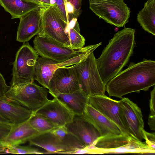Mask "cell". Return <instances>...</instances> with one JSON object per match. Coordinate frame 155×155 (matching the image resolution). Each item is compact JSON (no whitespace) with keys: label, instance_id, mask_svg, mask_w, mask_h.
Listing matches in <instances>:
<instances>
[{"label":"cell","instance_id":"836d02e7","mask_svg":"<svg viewBox=\"0 0 155 155\" xmlns=\"http://www.w3.org/2000/svg\"><path fill=\"white\" fill-rule=\"evenodd\" d=\"M23 1L38 5H43L47 6L52 5L51 4V0H22Z\"/></svg>","mask_w":155,"mask_h":155},{"label":"cell","instance_id":"9c48e42d","mask_svg":"<svg viewBox=\"0 0 155 155\" xmlns=\"http://www.w3.org/2000/svg\"><path fill=\"white\" fill-rule=\"evenodd\" d=\"M28 141L30 145L45 150V153L73 154L78 150L85 147L69 133L64 137L56 136L50 132L39 133Z\"/></svg>","mask_w":155,"mask_h":155},{"label":"cell","instance_id":"4316f807","mask_svg":"<svg viewBox=\"0 0 155 155\" xmlns=\"http://www.w3.org/2000/svg\"><path fill=\"white\" fill-rule=\"evenodd\" d=\"M150 113L149 115L148 124L150 129L153 130H155V86H153V90L150 92Z\"/></svg>","mask_w":155,"mask_h":155},{"label":"cell","instance_id":"ffe728a7","mask_svg":"<svg viewBox=\"0 0 155 155\" xmlns=\"http://www.w3.org/2000/svg\"><path fill=\"white\" fill-rule=\"evenodd\" d=\"M39 133L27 120L17 125H12L9 133L2 141L8 147L19 145Z\"/></svg>","mask_w":155,"mask_h":155},{"label":"cell","instance_id":"7a4b0ae2","mask_svg":"<svg viewBox=\"0 0 155 155\" xmlns=\"http://www.w3.org/2000/svg\"><path fill=\"white\" fill-rule=\"evenodd\" d=\"M155 85V61L143 59L137 63H130L106 84L110 97L119 98L132 92L147 91Z\"/></svg>","mask_w":155,"mask_h":155},{"label":"cell","instance_id":"d6a6232c","mask_svg":"<svg viewBox=\"0 0 155 155\" xmlns=\"http://www.w3.org/2000/svg\"><path fill=\"white\" fill-rule=\"evenodd\" d=\"M6 84L5 81L0 73V97H4L6 92L9 88Z\"/></svg>","mask_w":155,"mask_h":155},{"label":"cell","instance_id":"f546056e","mask_svg":"<svg viewBox=\"0 0 155 155\" xmlns=\"http://www.w3.org/2000/svg\"><path fill=\"white\" fill-rule=\"evenodd\" d=\"M54 1L55 2L56 6L58 10L64 20L68 24L64 0H54Z\"/></svg>","mask_w":155,"mask_h":155},{"label":"cell","instance_id":"ba28073f","mask_svg":"<svg viewBox=\"0 0 155 155\" xmlns=\"http://www.w3.org/2000/svg\"><path fill=\"white\" fill-rule=\"evenodd\" d=\"M124 0H89V8L107 23L123 27L128 22L130 10Z\"/></svg>","mask_w":155,"mask_h":155},{"label":"cell","instance_id":"4dcf8cb0","mask_svg":"<svg viewBox=\"0 0 155 155\" xmlns=\"http://www.w3.org/2000/svg\"><path fill=\"white\" fill-rule=\"evenodd\" d=\"M50 132L55 136L60 137H64L69 134L65 126L58 127Z\"/></svg>","mask_w":155,"mask_h":155},{"label":"cell","instance_id":"d590c367","mask_svg":"<svg viewBox=\"0 0 155 155\" xmlns=\"http://www.w3.org/2000/svg\"><path fill=\"white\" fill-rule=\"evenodd\" d=\"M8 147L2 141H0V153H4L5 150Z\"/></svg>","mask_w":155,"mask_h":155},{"label":"cell","instance_id":"1f68e13d","mask_svg":"<svg viewBox=\"0 0 155 155\" xmlns=\"http://www.w3.org/2000/svg\"><path fill=\"white\" fill-rule=\"evenodd\" d=\"M12 125L0 123V141H2L9 133Z\"/></svg>","mask_w":155,"mask_h":155},{"label":"cell","instance_id":"5bb4252c","mask_svg":"<svg viewBox=\"0 0 155 155\" xmlns=\"http://www.w3.org/2000/svg\"><path fill=\"white\" fill-rule=\"evenodd\" d=\"M119 101L125 125L129 136L142 141L144 123L141 109L128 98H122Z\"/></svg>","mask_w":155,"mask_h":155},{"label":"cell","instance_id":"3957f363","mask_svg":"<svg viewBox=\"0 0 155 155\" xmlns=\"http://www.w3.org/2000/svg\"><path fill=\"white\" fill-rule=\"evenodd\" d=\"M87 154L109 153H154L155 150L145 143L123 134L110 135L101 137L94 146L86 148Z\"/></svg>","mask_w":155,"mask_h":155},{"label":"cell","instance_id":"603a6c76","mask_svg":"<svg viewBox=\"0 0 155 155\" xmlns=\"http://www.w3.org/2000/svg\"><path fill=\"white\" fill-rule=\"evenodd\" d=\"M137 20L146 31L155 35V0H148L137 14Z\"/></svg>","mask_w":155,"mask_h":155},{"label":"cell","instance_id":"ac0fdd59","mask_svg":"<svg viewBox=\"0 0 155 155\" xmlns=\"http://www.w3.org/2000/svg\"><path fill=\"white\" fill-rule=\"evenodd\" d=\"M33 114L26 107L0 97V115L13 125L28 120Z\"/></svg>","mask_w":155,"mask_h":155},{"label":"cell","instance_id":"5b68a950","mask_svg":"<svg viewBox=\"0 0 155 155\" xmlns=\"http://www.w3.org/2000/svg\"><path fill=\"white\" fill-rule=\"evenodd\" d=\"M69 29L68 25L62 17L56 6L42 8L40 29L38 35L46 36L70 48Z\"/></svg>","mask_w":155,"mask_h":155},{"label":"cell","instance_id":"8d00e7d4","mask_svg":"<svg viewBox=\"0 0 155 155\" xmlns=\"http://www.w3.org/2000/svg\"><path fill=\"white\" fill-rule=\"evenodd\" d=\"M0 123L12 125V124L8 120H7L1 115H0Z\"/></svg>","mask_w":155,"mask_h":155},{"label":"cell","instance_id":"e575fe53","mask_svg":"<svg viewBox=\"0 0 155 155\" xmlns=\"http://www.w3.org/2000/svg\"><path fill=\"white\" fill-rule=\"evenodd\" d=\"M78 11H81V8L82 0H67Z\"/></svg>","mask_w":155,"mask_h":155},{"label":"cell","instance_id":"484cf974","mask_svg":"<svg viewBox=\"0 0 155 155\" xmlns=\"http://www.w3.org/2000/svg\"><path fill=\"white\" fill-rule=\"evenodd\" d=\"M4 153L42 154L45 153V152L30 146L19 145L8 147L5 150Z\"/></svg>","mask_w":155,"mask_h":155},{"label":"cell","instance_id":"8992f818","mask_svg":"<svg viewBox=\"0 0 155 155\" xmlns=\"http://www.w3.org/2000/svg\"><path fill=\"white\" fill-rule=\"evenodd\" d=\"M81 89L88 97L105 95L106 84L101 80L94 53L74 65Z\"/></svg>","mask_w":155,"mask_h":155},{"label":"cell","instance_id":"d4e9b609","mask_svg":"<svg viewBox=\"0 0 155 155\" xmlns=\"http://www.w3.org/2000/svg\"><path fill=\"white\" fill-rule=\"evenodd\" d=\"M68 35L71 48L78 50L84 47L85 40L80 34L79 25L77 21L74 26L69 28Z\"/></svg>","mask_w":155,"mask_h":155},{"label":"cell","instance_id":"44dd1931","mask_svg":"<svg viewBox=\"0 0 155 155\" xmlns=\"http://www.w3.org/2000/svg\"><path fill=\"white\" fill-rule=\"evenodd\" d=\"M74 114L83 115L88 104V97L81 89L73 92L62 94L57 97Z\"/></svg>","mask_w":155,"mask_h":155},{"label":"cell","instance_id":"83f0119b","mask_svg":"<svg viewBox=\"0 0 155 155\" xmlns=\"http://www.w3.org/2000/svg\"><path fill=\"white\" fill-rule=\"evenodd\" d=\"M65 8L67 17L68 24L73 19L77 18L79 16L81 11L76 10L74 7L67 0H64Z\"/></svg>","mask_w":155,"mask_h":155},{"label":"cell","instance_id":"52a82bcc","mask_svg":"<svg viewBox=\"0 0 155 155\" xmlns=\"http://www.w3.org/2000/svg\"><path fill=\"white\" fill-rule=\"evenodd\" d=\"M38 56L28 42L24 43L17 52L13 63L11 86L34 82L35 65Z\"/></svg>","mask_w":155,"mask_h":155},{"label":"cell","instance_id":"277c9868","mask_svg":"<svg viewBox=\"0 0 155 155\" xmlns=\"http://www.w3.org/2000/svg\"><path fill=\"white\" fill-rule=\"evenodd\" d=\"M48 91L34 82L19 86H10L5 94L7 100L25 107L35 113L49 100Z\"/></svg>","mask_w":155,"mask_h":155},{"label":"cell","instance_id":"8fae6325","mask_svg":"<svg viewBox=\"0 0 155 155\" xmlns=\"http://www.w3.org/2000/svg\"><path fill=\"white\" fill-rule=\"evenodd\" d=\"M33 42L34 48L41 57L62 62L80 54L84 47L74 50L44 35H38Z\"/></svg>","mask_w":155,"mask_h":155},{"label":"cell","instance_id":"7402d4cb","mask_svg":"<svg viewBox=\"0 0 155 155\" xmlns=\"http://www.w3.org/2000/svg\"><path fill=\"white\" fill-rule=\"evenodd\" d=\"M0 5L10 14L12 19L19 18L31 11L49 6L26 2L22 0H0Z\"/></svg>","mask_w":155,"mask_h":155},{"label":"cell","instance_id":"4fadbf2b","mask_svg":"<svg viewBox=\"0 0 155 155\" xmlns=\"http://www.w3.org/2000/svg\"><path fill=\"white\" fill-rule=\"evenodd\" d=\"M88 104L116 124L123 134L130 136L125 125L119 101L114 100L105 95H95L88 96Z\"/></svg>","mask_w":155,"mask_h":155},{"label":"cell","instance_id":"9a60e30c","mask_svg":"<svg viewBox=\"0 0 155 155\" xmlns=\"http://www.w3.org/2000/svg\"><path fill=\"white\" fill-rule=\"evenodd\" d=\"M65 126L68 133L85 147L94 146L101 137L98 130L83 115H75L72 121Z\"/></svg>","mask_w":155,"mask_h":155},{"label":"cell","instance_id":"d6986e66","mask_svg":"<svg viewBox=\"0 0 155 155\" xmlns=\"http://www.w3.org/2000/svg\"><path fill=\"white\" fill-rule=\"evenodd\" d=\"M83 116L96 128L100 133L101 137L122 134L116 124L89 104Z\"/></svg>","mask_w":155,"mask_h":155},{"label":"cell","instance_id":"30bf717a","mask_svg":"<svg viewBox=\"0 0 155 155\" xmlns=\"http://www.w3.org/2000/svg\"><path fill=\"white\" fill-rule=\"evenodd\" d=\"M101 45V42L84 47L82 51L78 55L62 62L41 57H38L35 65L34 79L44 87L48 89L50 81L57 68L73 65L81 61Z\"/></svg>","mask_w":155,"mask_h":155},{"label":"cell","instance_id":"cb8c5ba5","mask_svg":"<svg viewBox=\"0 0 155 155\" xmlns=\"http://www.w3.org/2000/svg\"><path fill=\"white\" fill-rule=\"evenodd\" d=\"M28 121L30 125L40 133L50 132L58 127L46 118L33 113Z\"/></svg>","mask_w":155,"mask_h":155},{"label":"cell","instance_id":"f1b7e54d","mask_svg":"<svg viewBox=\"0 0 155 155\" xmlns=\"http://www.w3.org/2000/svg\"><path fill=\"white\" fill-rule=\"evenodd\" d=\"M143 138L145 140V143L151 149L155 150V134L143 130Z\"/></svg>","mask_w":155,"mask_h":155},{"label":"cell","instance_id":"e0dca14e","mask_svg":"<svg viewBox=\"0 0 155 155\" xmlns=\"http://www.w3.org/2000/svg\"><path fill=\"white\" fill-rule=\"evenodd\" d=\"M42 8L31 11L19 18L16 37L17 41L24 43L28 42L38 34Z\"/></svg>","mask_w":155,"mask_h":155},{"label":"cell","instance_id":"7c38bea8","mask_svg":"<svg viewBox=\"0 0 155 155\" xmlns=\"http://www.w3.org/2000/svg\"><path fill=\"white\" fill-rule=\"evenodd\" d=\"M81 89L75 69L71 65L61 67L54 73L49 85L48 92L54 97Z\"/></svg>","mask_w":155,"mask_h":155},{"label":"cell","instance_id":"2e32d148","mask_svg":"<svg viewBox=\"0 0 155 155\" xmlns=\"http://www.w3.org/2000/svg\"><path fill=\"white\" fill-rule=\"evenodd\" d=\"M33 113L44 117L58 127L65 126L71 122L75 115L57 97L49 100Z\"/></svg>","mask_w":155,"mask_h":155},{"label":"cell","instance_id":"6da1fadb","mask_svg":"<svg viewBox=\"0 0 155 155\" xmlns=\"http://www.w3.org/2000/svg\"><path fill=\"white\" fill-rule=\"evenodd\" d=\"M135 30L125 28L115 33L96 58L97 66L101 80L106 84L121 71L127 64L136 46Z\"/></svg>","mask_w":155,"mask_h":155}]
</instances>
